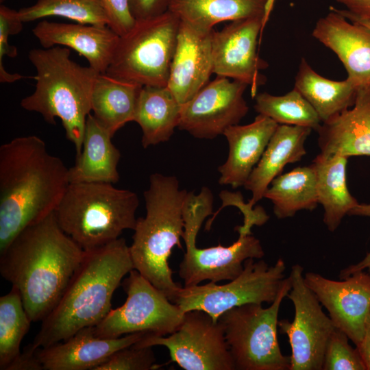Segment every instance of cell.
<instances>
[{
  "label": "cell",
  "mask_w": 370,
  "mask_h": 370,
  "mask_svg": "<svg viewBox=\"0 0 370 370\" xmlns=\"http://www.w3.org/2000/svg\"><path fill=\"white\" fill-rule=\"evenodd\" d=\"M286 264L282 258L269 266L260 260L249 258L241 273L230 282L181 287L173 303L184 311L200 310L210 314L214 321L233 308L247 304L272 303L285 279Z\"/></svg>",
  "instance_id": "9"
},
{
  "label": "cell",
  "mask_w": 370,
  "mask_h": 370,
  "mask_svg": "<svg viewBox=\"0 0 370 370\" xmlns=\"http://www.w3.org/2000/svg\"><path fill=\"white\" fill-rule=\"evenodd\" d=\"M181 110L167 86H143L134 120L142 130L143 147L168 141L178 127Z\"/></svg>",
  "instance_id": "27"
},
{
  "label": "cell",
  "mask_w": 370,
  "mask_h": 370,
  "mask_svg": "<svg viewBox=\"0 0 370 370\" xmlns=\"http://www.w3.org/2000/svg\"><path fill=\"white\" fill-rule=\"evenodd\" d=\"M130 247L123 238L85 251L57 305L42 321L33 352L95 327L112 309V298L123 277L134 269Z\"/></svg>",
  "instance_id": "3"
},
{
  "label": "cell",
  "mask_w": 370,
  "mask_h": 370,
  "mask_svg": "<svg viewBox=\"0 0 370 370\" xmlns=\"http://www.w3.org/2000/svg\"><path fill=\"white\" fill-rule=\"evenodd\" d=\"M294 88L310 103L323 123L351 108L358 87L348 78L334 81L321 76L302 58Z\"/></svg>",
  "instance_id": "28"
},
{
  "label": "cell",
  "mask_w": 370,
  "mask_h": 370,
  "mask_svg": "<svg viewBox=\"0 0 370 370\" xmlns=\"http://www.w3.org/2000/svg\"><path fill=\"white\" fill-rule=\"evenodd\" d=\"M349 339L344 332L335 328L325 347L322 369H366L357 348L349 344Z\"/></svg>",
  "instance_id": "34"
},
{
  "label": "cell",
  "mask_w": 370,
  "mask_h": 370,
  "mask_svg": "<svg viewBox=\"0 0 370 370\" xmlns=\"http://www.w3.org/2000/svg\"><path fill=\"white\" fill-rule=\"evenodd\" d=\"M270 185L264 197L271 201L278 219L291 217L301 210H312L319 203L316 173L312 164L277 176Z\"/></svg>",
  "instance_id": "30"
},
{
  "label": "cell",
  "mask_w": 370,
  "mask_h": 370,
  "mask_svg": "<svg viewBox=\"0 0 370 370\" xmlns=\"http://www.w3.org/2000/svg\"><path fill=\"white\" fill-rule=\"evenodd\" d=\"M321 153L370 156V84L359 86L354 104L317 130Z\"/></svg>",
  "instance_id": "21"
},
{
  "label": "cell",
  "mask_w": 370,
  "mask_h": 370,
  "mask_svg": "<svg viewBox=\"0 0 370 370\" xmlns=\"http://www.w3.org/2000/svg\"><path fill=\"white\" fill-rule=\"evenodd\" d=\"M347 8L352 15L362 19H370V0H336Z\"/></svg>",
  "instance_id": "43"
},
{
  "label": "cell",
  "mask_w": 370,
  "mask_h": 370,
  "mask_svg": "<svg viewBox=\"0 0 370 370\" xmlns=\"http://www.w3.org/2000/svg\"><path fill=\"white\" fill-rule=\"evenodd\" d=\"M112 136L90 114L86 119L82 149L75 164L69 169V183L102 182L114 184L119 180L117 166L119 150Z\"/></svg>",
  "instance_id": "24"
},
{
  "label": "cell",
  "mask_w": 370,
  "mask_h": 370,
  "mask_svg": "<svg viewBox=\"0 0 370 370\" xmlns=\"http://www.w3.org/2000/svg\"><path fill=\"white\" fill-rule=\"evenodd\" d=\"M304 277L334 326L358 346L370 312V273L361 271L339 281L314 272H307Z\"/></svg>",
  "instance_id": "15"
},
{
  "label": "cell",
  "mask_w": 370,
  "mask_h": 370,
  "mask_svg": "<svg viewBox=\"0 0 370 370\" xmlns=\"http://www.w3.org/2000/svg\"><path fill=\"white\" fill-rule=\"evenodd\" d=\"M356 348L366 369L370 370V312L365 321L362 339Z\"/></svg>",
  "instance_id": "44"
},
{
  "label": "cell",
  "mask_w": 370,
  "mask_h": 370,
  "mask_svg": "<svg viewBox=\"0 0 370 370\" xmlns=\"http://www.w3.org/2000/svg\"><path fill=\"white\" fill-rule=\"evenodd\" d=\"M5 0H0V2L2 3Z\"/></svg>",
  "instance_id": "47"
},
{
  "label": "cell",
  "mask_w": 370,
  "mask_h": 370,
  "mask_svg": "<svg viewBox=\"0 0 370 370\" xmlns=\"http://www.w3.org/2000/svg\"><path fill=\"white\" fill-rule=\"evenodd\" d=\"M69 169L35 135L0 147V253L24 229L53 212L69 184Z\"/></svg>",
  "instance_id": "2"
},
{
  "label": "cell",
  "mask_w": 370,
  "mask_h": 370,
  "mask_svg": "<svg viewBox=\"0 0 370 370\" xmlns=\"http://www.w3.org/2000/svg\"><path fill=\"white\" fill-rule=\"evenodd\" d=\"M312 130L310 127L279 124L260 160L251 171L244 187L251 192L247 203L253 206L262 197L274 178L289 163L299 161L306 153L304 143Z\"/></svg>",
  "instance_id": "23"
},
{
  "label": "cell",
  "mask_w": 370,
  "mask_h": 370,
  "mask_svg": "<svg viewBox=\"0 0 370 370\" xmlns=\"http://www.w3.org/2000/svg\"><path fill=\"white\" fill-rule=\"evenodd\" d=\"M255 101V110L278 124L307 127L317 131L322 123L313 107L295 88L281 96L258 93Z\"/></svg>",
  "instance_id": "32"
},
{
  "label": "cell",
  "mask_w": 370,
  "mask_h": 370,
  "mask_svg": "<svg viewBox=\"0 0 370 370\" xmlns=\"http://www.w3.org/2000/svg\"><path fill=\"white\" fill-rule=\"evenodd\" d=\"M304 269L291 267V288L287 297L295 309L293 321H279L278 328L288 338L291 347L289 370H321L328 341L335 329L330 317L304 282Z\"/></svg>",
  "instance_id": "12"
},
{
  "label": "cell",
  "mask_w": 370,
  "mask_h": 370,
  "mask_svg": "<svg viewBox=\"0 0 370 370\" xmlns=\"http://www.w3.org/2000/svg\"><path fill=\"white\" fill-rule=\"evenodd\" d=\"M312 34L336 54L348 79L358 87L370 84L369 29L331 7L330 12L317 21Z\"/></svg>",
  "instance_id": "19"
},
{
  "label": "cell",
  "mask_w": 370,
  "mask_h": 370,
  "mask_svg": "<svg viewBox=\"0 0 370 370\" xmlns=\"http://www.w3.org/2000/svg\"><path fill=\"white\" fill-rule=\"evenodd\" d=\"M213 31L180 21L166 86L182 105L206 86L213 73Z\"/></svg>",
  "instance_id": "16"
},
{
  "label": "cell",
  "mask_w": 370,
  "mask_h": 370,
  "mask_svg": "<svg viewBox=\"0 0 370 370\" xmlns=\"http://www.w3.org/2000/svg\"><path fill=\"white\" fill-rule=\"evenodd\" d=\"M267 0H171L169 10L180 21L212 29L223 21L263 16Z\"/></svg>",
  "instance_id": "29"
},
{
  "label": "cell",
  "mask_w": 370,
  "mask_h": 370,
  "mask_svg": "<svg viewBox=\"0 0 370 370\" xmlns=\"http://www.w3.org/2000/svg\"><path fill=\"white\" fill-rule=\"evenodd\" d=\"M40 45L71 48L83 56L89 66L105 73L114 55L119 36L108 26L40 21L32 29Z\"/></svg>",
  "instance_id": "20"
},
{
  "label": "cell",
  "mask_w": 370,
  "mask_h": 370,
  "mask_svg": "<svg viewBox=\"0 0 370 370\" xmlns=\"http://www.w3.org/2000/svg\"><path fill=\"white\" fill-rule=\"evenodd\" d=\"M278 125L271 118L258 114L249 124L227 127L223 135L229 152L225 162L218 168L221 174L219 183L233 188L244 186Z\"/></svg>",
  "instance_id": "22"
},
{
  "label": "cell",
  "mask_w": 370,
  "mask_h": 370,
  "mask_svg": "<svg viewBox=\"0 0 370 370\" xmlns=\"http://www.w3.org/2000/svg\"><path fill=\"white\" fill-rule=\"evenodd\" d=\"M225 195L230 198L227 205H234L241 209L244 215V223L241 226L236 227L239 234H251V228L253 225H262L269 219V217L266 214L264 209L258 206L253 210L248 204H245L241 193H231L224 191Z\"/></svg>",
  "instance_id": "39"
},
{
  "label": "cell",
  "mask_w": 370,
  "mask_h": 370,
  "mask_svg": "<svg viewBox=\"0 0 370 370\" xmlns=\"http://www.w3.org/2000/svg\"><path fill=\"white\" fill-rule=\"evenodd\" d=\"M349 215H359L370 217V204H357L348 214ZM367 269L370 272V251L362 260L357 264H352L341 271V279L347 278L352 274Z\"/></svg>",
  "instance_id": "41"
},
{
  "label": "cell",
  "mask_w": 370,
  "mask_h": 370,
  "mask_svg": "<svg viewBox=\"0 0 370 370\" xmlns=\"http://www.w3.org/2000/svg\"><path fill=\"white\" fill-rule=\"evenodd\" d=\"M247 85L217 76L182 105L178 128L198 138L212 139L238 124L249 107L243 94Z\"/></svg>",
  "instance_id": "13"
},
{
  "label": "cell",
  "mask_w": 370,
  "mask_h": 370,
  "mask_svg": "<svg viewBox=\"0 0 370 370\" xmlns=\"http://www.w3.org/2000/svg\"><path fill=\"white\" fill-rule=\"evenodd\" d=\"M180 21L169 10L136 21L119 40L105 73L142 86H166Z\"/></svg>",
  "instance_id": "7"
},
{
  "label": "cell",
  "mask_w": 370,
  "mask_h": 370,
  "mask_svg": "<svg viewBox=\"0 0 370 370\" xmlns=\"http://www.w3.org/2000/svg\"><path fill=\"white\" fill-rule=\"evenodd\" d=\"M18 14L23 23L56 16L82 24L109 25L101 0H38L31 6L21 8Z\"/></svg>",
  "instance_id": "33"
},
{
  "label": "cell",
  "mask_w": 370,
  "mask_h": 370,
  "mask_svg": "<svg viewBox=\"0 0 370 370\" xmlns=\"http://www.w3.org/2000/svg\"><path fill=\"white\" fill-rule=\"evenodd\" d=\"M32 320L27 313L18 291H10L0 297V369L7 367L20 354L23 338Z\"/></svg>",
  "instance_id": "31"
},
{
  "label": "cell",
  "mask_w": 370,
  "mask_h": 370,
  "mask_svg": "<svg viewBox=\"0 0 370 370\" xmlns=\"http://www.w3.org/2000/svg\"><path fill=\"white\" fill-rule=\"evenodd\" d=\"M291 288L288 275L269 307L247 304L219 317L218 321L223 328L235 369H290V356L282 354L277 333L280 307Z\"/></svg>",
  "instance_id": "8"
},
{
  "label": "cell",
  "mask_w": 370,
  "mask_h": 370,
  "mask_svg": "<svg viewBox=\"0 0 370 370\" xmlns=\"http://www.w3.org/2000/svg\"><path fill=\"white\" fill-rule=\"evenodd\" d=\"M109 18L108 27L119 36L125 34L134 25L128 0H101Z\"/></svg>",
  "instance_id": "38"
},
{
  "label": "cell",
  "mask_w": 370,
  "mask_h": 370,
  "mask_svg": "<svg viewBox=\"0 0 370 370\" xmlns=\"http://www.w3.org/2000/svg\"><path fill=\"white\" fill-rule=\"evenodd\" d=\"M23 23L17 10L0 5V73L6 71L3 64L4 56L13 58L17 56V49L9 44L8 38L21 32Z\"/></svg>",
  "instance_id": "37"
},
{
  "label": "cell",
  "mask_w": 370,
  "mask_h": 370,
  "mask_svg": "<svg viewBox=\"0 0 370 370\" xmlns=\"http://www.w3.org/2000/svg\"></svg>",
  "instance_id": "48"
},
{
  "label": "cell",
  "mask_w": 370,
  "mask_h": 370,
  "mask_svg": "<svg viewBox=\"0 0 370 370\" xmlns=\"http://www.w3.org/2000/svg\"><path fill=\"white\" fill-rule=\"evenodd\" d=\"M145 334L102 338L95 334L94 327H88L36 353L45 370H95L115 352L137 343Z\"/></svg>",
  "instance_id": "18"
},
{
  "label": "cell",
  "mask_w": 370,
  "mask_h": 370,
  "mask_svg": "<svg viewBox=\"0 0 370 370\" xmlns=\"http://www.w3.org/2000/svg\"><path fill=\"white\" fill-rule=\"evenodd\" d=\"M42 365L37 357L36 352L27 347L26 350L12 361L6 370H42Z\"/></svg>",
  "instance_id": "42"
},
{
  "label": "cell",
  "mask_w": 370,
  "mask_h": 370,
  "mask_svg": "<svg viewBox=\"0 0 370 370\" xmlns=\"http://www.w3.org/2000/svg\"><path fill=\"white\" fill-rule=\"evenodd\" d=\"M336 10L340 14H341L345 17H346L348 20L359 23L365 25V27H367L368 29H370V19H362V18H357V17L352 15L351 14H349L346 10L336 9Z\"/></svg>",
  "instance_id": "45"
},
{
  "label": "cell",
  "mask_w": 370,
  "mask_h": 370,
  "mask_svg": "<svg viewBox=\"0 0 370 370\" xmlns=\"http://www.w3.org/2000/svg\"><path fill=\"white\" fill-rule=\"evenodd\" d=\"M131 13L136 21L159 16L169 10L171 0H128Z\"/></svg>",
  "instance_id": "40"
},
{
  "label": "cell",
  "mask_w": 370,
  "mask_h": 370,
  "mask_svg": "<svg viewBox=\"0 0 370 370\" xmlns=\"http://www.w3.org/2000/svg\"><path fill=\"white\" fill-rule=\"evenodd\" d=\"M267 22L263 16L241 18L212 33L213 73L246 84L252 97L266 82L260 71L268 64L259 57L257 46Z\"/></svg>",
  "instance_id": "14"
},
{
  "label": "cell",
  "mask_w": 370,
  "mask_h": 370,
  "mask_svg": "<svg viewBox=\"0 0 370 370\" xmlns=\"http://www.w3.org/2000/svg\"><path fill=\"white\" fill-rule=\"evenodd\" d=\"M213 195L208 187H202L198 195L188 192L183 208L185 241L196 240L204 219L212 214Z\"/></svg>",
  "instance_id": "36"
},
{
  "label": "cell",
  "mask_w": 370,
  "mask_h": 370,
  "mask_svg": "<svg viewBox=\"0 0 370 370\" xmlns=\"http://www.w3.org/2000/svg\"><path fill=\"white\" fill-rule=\"evenodd\" d=\"M134 344L166 347L171 360L186 370L235 369L221 324L200 310L186 312L181 325L167 336L147 333Z\"/></svg>",
  "instance_id": "11"
},
{
  "label": "cell",
  "mask_w": 370,
  "mask_h": 370,
  "mask_svg": "<svg viewBox=\"0 0 370 370\" xmlns=\"http://www.w3.org/2000/svg\"><path fill=\"white\" fill-rule=\"evenodd\" d=\"M347 157L320 153L313 160L319 203L324 208L323 221L334 232L345 215L358 204L346 182Z\"/></svg>",
  "instance_id": "25"
},
{
  "label": "cell",
  "mask_w": 370,
  "mask_h": 370,
  "mask_svg": "<svg viewBox=\"0 0 370 370\" xmlns=\"http://www.w3.org/2000/svg\"><path fill=\"white\" fill-rule=\"evenodd\" d=\"M138 204L136 193L112 184L69 183L53 212L64 232L88 251L134 230Z\"/></svg>",
  "instance_id": "6"
},
{
  "label": "cell",
  "mask_w": 370,
  "mask_h": 370,
  "mask_svg": "<svg viewBox=\"0 0 370 370\" xmlns=\"http://www.w3.org/2000/svg\"><path fill=\"white\" fill-rule=\"evenodd\" d=\"M186 252L179 266V275L184 286L198 285L204 280L218 282L232 280L243 270L249 258H262L264 252L260 241L250 234H239L230 246L221 245L208 248L186 245Z\"/></svg>",
  "instance_id": "17"
},
{
  "label": "cell",
  "mask_w": 370,
  "mask_h": 370,
  "mask_svg": "<svg viewBox=\"0 0 370 370\" xmlns=\"http://www.w3.org/2000/svg\"><path fill=\"white\" fill-rule=\"evenodd\" d=\"M142 86L99 73L91 99L92 115L113 137L127 123L134 121Z\"/></svg>",
  "instance_id": "26"
},
{
  "label": "cell",
  "mask_w": 370,
  "mask_h": 370,
  "mask_svg": "<svg viewBox=\"0 0 370 370\" xmlns=\"http://www.w3.org/2000/svg\"><path fill=\"white\" fill-rule=\"evenodd\" d=\"M28 58L36 71V85L34 91L21 100V107L40 114L50 124L60 119L76 156L79 155L92 111L93 87L100 73L73 61L65 47L34 49Z\"/></svg>",
  "instance_id": "4"
},
{
  "label": "cell",
  "mask_w": 370,
  "mask_h": 370,
  "mask_svg": "<svg viewBox=\"0 0 370 370\" xmlns=\"http://www.w3.org/2000/svg\"><path fill=\"white\" fill-rule=\"evenodd\" d=\"M152 347H138L135 344L112 354L95 370H150L158 369Z\"/></svg>",
  "instance_id": "35"
},
{
  "label": "cell",
  "mask_w": 370,
  "mask_h": 370,
  "mask_svg": "<svg viewBox=\"0 0 370 370\" xmlns=\"http://www.w3.org/2000/svg\"><path fill=\"white\" fill-rule=\"evenodd\" d=\"M84 254L52 212L24 229L0 253V273L18 291L32 321H42L58 303Z\"/></svg>",
  "instance_id": "1"
},
{
  "label": "cell",
  "mask_w": 370,
  "mask_h": 370,
  "mask_svg": "<svg viewBox=\"0 0 370 370\" xmlns=\"http://www.w3.org/2000/svg\"><path fill=\"white\" fill-rule=\"evenodd\" d=\"M175 176L158 173L149 177L144 192L146 214L137 219L129 247L134 268L172 302L182 287L169 265L172 249H182L184 232V205L188 195Z\"/></svg>",
  "instance_id": "5"
},
{
  "label": "cell",
  "mask_w": 370,
  "mask_h": 370,
  "mask_svg": "<svg viewBox=\"0 0 370 370\" xmlns=\"http://www.w3.org/2000/svg\"><path fill=\"white\" fill-rule=\"evenodd\" d=\"M125 302L111 309L94 327L95 334L102 338H118L143 332L166 336L182 323L185 312L136 269L123 282Z\"/></svg>",
  "instance_id": "10"
},
{
  "label": "cell",
  "mask_w": 370,
  "mask_h": 370,
  "mask_svg": "<svg viewBox=\"0 0 370 370\" xmlns=\"http://www.w3.org/2000/svg\"><path fill=\"white\" fill-rule=\"evenodd\" d=\"M275 1V0H267V7H266V14L268 18L269 17L270 13L273 9Z\"/></svg>",
  "instance_id": "46"
}]
</instances>
